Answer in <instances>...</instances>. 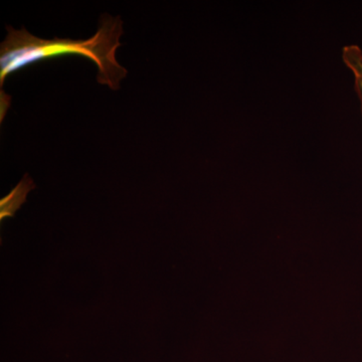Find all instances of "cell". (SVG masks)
Wrapping results in <instances>:
<instances>
[{
	"instance_id": "cell-3",
	"label": "cell",
	"mask_w": 362,
	"mask_h": 362,
	"mask_svg": "<svg viewBox=\"0 0 362 362\" xmlns=\"http://www.w3.org/2000/svg\"><path fill=\"white\" fill-rule=\"evenodd\" d=\"M342 59L354 75V90L361 104L362 116V49L358 45H345L342 49Z\"/></svg>"
},
{
	"instance_id": "cell-1",
	"label": "cell",
	"mask_w": 362,
	"mask_h": 362,
	"mask_svg": "<svg viewBox=\"0 0 362 362\" xmlns=\"http://www.w3.org/2000/svg\"><path fill=\"white\" fill-rule=\"evenodd\" d=\"M7 30L8 35L0 49L1 89L9 74L35 62L65 54H78L92 59L99 71L98 82L109 86L112 90H118L120 81L127 75V71L119 65L115 57L123 33L120 18L105 16L96 35L87 40H47L33 37L25 28L18 30L8 28Z\"/></svg>"
},
{
	"instance_id": "cell-2",
	"label": "cell",
	"mask_w": 362,
	"mask_h": 362,
	"mask_svg": "<svg viewBox=\"0 0 362 362\" xmlns=\"http://www.w3.org/2000/svg\"><path fill=\"white\" fill-rule=\"evenodd\" d=\"M35 187L33 180L28 176L13 188V192L1 199L0 202V218L1 221L8 216H13L16 211L20 209L21 204L25 202L26 195Z\"/></svg>"
}]
</instances>
